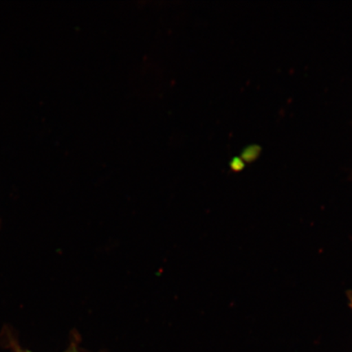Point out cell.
<instances>
[{"label":"cell","mask_w":352,"mask_h":352,"mask_svg":"<svg viewBox=\"0 0 352 352\" xmlns=\"http://www.w3.org/2000/svg\"><path fill=\"white\" fill-rule=\"evenodd\" d=\"M66 352H79V351H77L76 350H74V349L72 350H72H69V351H66Z\"/></svg>","instance_id":"7a4b0ae2"},{"label":"cell","mask_w":352,"mask_h":352,"mask_svg":"<svg viewBox=\"0 0 352 352\" xmlns=\"http://www.w3.org/2000/svg\"><path fill=\"white\" fill-rule=\"evenodd\" d=\"M349 300H350V305L352 308V293L349 294Z\"/></svg>","instance_id":"6da1fadb"},{"label":"cell","mask_w":352,"mask_h":352,"mask_svg":"<svg viewBox=\"0 0 352 352\" xmlns=\"http://www.w3.org/2000/svg\"><path fill=\"white\" fill-rule=\"evenodd\" d=\"M19 352H30V351H20Z\"/></svg>","instance_id":"3957f363"}]
</instances>
